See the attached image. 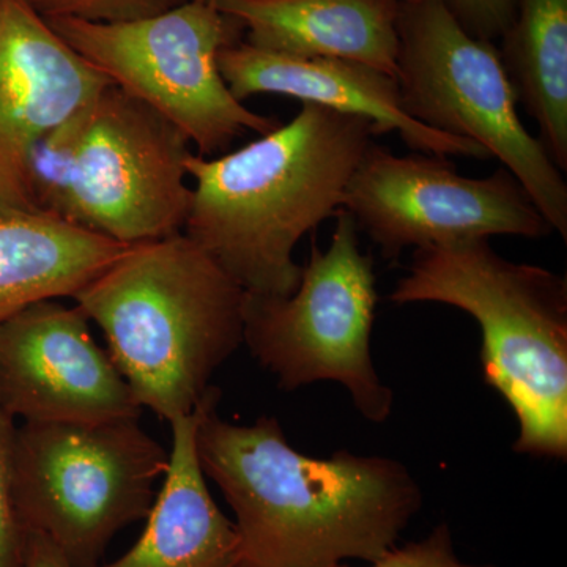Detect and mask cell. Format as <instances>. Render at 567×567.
Wrapping results in <instances>:
<instances>
[{
	"mask_svg": "<svg viewBox=\"0 0 567 567\" xmlns=\"http://www.w3.org/2000/svg\"><path fill=\"white\" fill-rule=\"evenodd\" d=\"M196 446L204 475L234 509L248 567L375 561L423 505L401 462L350 451L306 456L290 446L275 417L227 423L210 406Z\"/></svg>",
	"mask_w": 567,
	"mask_h": 567,
	"instance_id": "6da1fadb",
	"label": "cell"
},
{
	"mask_svg": "<svg viewBox=\"0 0 567 567\" xmlns=\"http://www.w3.org/2000/svg\"><path fill=\"white\" fill-rule=\"evenodd\" d=\"M374 122L301 103L289 123L216 158L193 153L183 233L248 293L289 297L301 278L293 249L338 215L374 137Z\"/></svg>",
	"mask_w": 567,
	"mask_h": 567,
	"instance_id": "7a4b0ae2",
	"label": "cell"
},
{
	"mask_svg": "<svg viewBox=\"0 0 567 567\" xmlns=\"http://www.w3.org/2000/svg\"><path fill=\"white\" fill-rule=\"evenodd\" d=\"M141 406L173 423L244 342L246 290L185 234L130 245L74 293Z\"/></svg>",
	"mask_w": 567,
	"mask_h": 567,
	"instance_id": "3957f363",
	"label": "cell"
},
{
	"mask_svg": "<svg viewBox=\"0 0 567 567\" xmlns=\"http://www.w3.org/2000/svg\"><path fill=\"white\" fill-rule=\"evenodd\" d=\"M395 305L442 303L483 333L484 380L518 421L514 451L567 456V279L499 256L488 238L416 249Z\"/></svg>",
	"mask_w": 567,
	"mask_h": 567,
	"instance_id": "277c9868",
	"label": "cell"
},
{
	"mask_svg": "<svg viewBox=\"0 0 567 567\" xmlns=\"http://www.w3.org/2000/svg\"><path fill=\"white\" fill-rule=\"evenodd\" d=\"M192 144L141 100L110 84L41 137L29 164L33 208L123 245L183 233Z\"/></svg>",
	"mask_w": 567,
	"mask_h": 567,
	"instance_id": "5b68a950",
	"label": "cell"
},
{
	"mask_svg": "<svg viewBox=\"0 0 567 567\" xmlns=\"http://www.w3.org/2000/svg\"><path fill=\"white\" fill-rule=\"evenodd\" d=\"M169 454L137 420L35 423L14 431L11 475L25 532L70 567H95L123 528L147 518Z\"/></svg>",
	"mask_w": 567,
	"mask_h": 567,
	"instance_id": "8992f818",
	"label": "cell"
},
{
	"mask_svg": "<svg viewBox=\"0 0 567 567\" xmlns=\"http://www.w3.org/2000/svg\"><path fill=\"white\" fill-rule=\"evenodd\" d=\"M398 81L410 117L476 142L498 159L567 240V183L518 118L517 99L492 41L466 33L443 0H401Z\"/></svg>",
	"mask_w": 567,
	"mask_h": 567,
	"instance_id": "52a82bcc",
	"label": "cell"
},
{
	"mask_svg": "<svg viewBox=\"0 0 567 567\" xmlns=\"http://www.w3.org/2000/svg\"><path fill=\"white\" fill-rule=\"evenodd\" d=\"M47 21L112 84L173 122L197 155L212 158L246 132L262 136L281 125L248 110L224 82L219 52L241 41L245 31L212 0H186L136 21Z\"/></svg>",
	"mask_w": 567,
	"mask_h": 567,
	"instance_id": "ba28073f",
	"label": "cell"
},
{
	"mask_svg": "<svg viewBox=\"0 0 567 567\" xmlns=\"http://www.w3.org/2000/svg\"><path fill=\"white\" fill-rule=\"evenodd\" d=\"M377 301L374 260L361 252L357 223L341 208L330 246L322 251L312 240L292 295L246 292L244 342L282 390L338 382L365 420L383 423L393 391L372 361Z\"/></svg>",
	"mask_w": 567,
	"mask_h": 567,
	"instance_id": "9c48e42d",
	"label": "cell"
},
{
	"mask_svg": "<svg viewBox=\"0 0 567 567\" xmlns=\"http://www.w3.org/2000/svg\"><path fill=\"white\" fill-rule=\"evenodd\" d=\"M342 210L388 260L410 246L429 248L492 235L539 240L554 233L506 167L470 178L457 174L447 156H398L375 142L347 185Z\"/></svg>",
	"mask_w": 567,
	"mask_h": 567,
	"instance_id": "30bf717a",
	"label": "cell"
},
{
	"mask_svg": "<svg viewBox=\"0 0 567 567\" xmlns=\"http://www.w3.org/2000/svg\"><path fill=\"white\" fill-rule=\"evenodd\" d=\"M91 320L58 298L0 322V409L35 423L137 420L141 404Z\"/></svg>",
	"mask_w": 567,
	"mask_h": 567,
	"instance_id": "8fae6325",
	"label": "cell"
},
{
	"mask_svg": "<svg viewBox=\"0 0 567 567\" xmlns=\"http://www.w3.org/2000/svg\"><path fill=\"white\" fill-rule=\"evenodd\" d=\"M110 84L25 0H0V215L37 213L33 148Z\"/></svg>",
	"mask_w": 567,
	"mask_h": 567,
	"instance_id": "7c38bea8",
	"label": "cell"
},
{
	"mask_svg": "<svg viewBox=\"0 0 567 567\" xmlns=\"http://www.w3.org/2000/svg\"><path fill=\"white\" fill-rule=\"evenodd\" d=\"M219 71L230 93L244 103L262 93L317 103L374 122L380 134L399 133L412 151L439 156L492 158L476 142L451 136L406 114L398 81L390 74L342 59H300L257 50L244 40L224 48Z\"/></svg>",
	"mask_w": 567,
	"mask_h": 567,
	"instance_id": "4fadbf2b",
	"label": "cell"
},
{
	"mask_svg": "<svg viewBox=\"0 0 567 567\" xmlns=\"http://www.w3.org/2000/svg\"><path fill=\"white\" fill-rule=\"evenodd\" d=\"M218 401L213 388L193 413L171 423L169 466L147 527L125 555L95 567H248L237 527L216 506L197 457V427Z\"/></svg>",
	"mask_w": 567,
	"mask_h": 567,
	"instance_id": "5bb4252c",
	"label": "cell"
},
{
	"mask_svg": "<svg viewBox=\"0 0 567 567\" xmlns=\"http://www.w3.org/2000/svg\"><path fill=\"white\" fill-rule=\"evenodd\" d=\"M245 43L300 59H342L398 76L401 0H212Z\"/></svg>",
	"mask_w": 567,
	"mask_h": 567,
	"instance_id": "9a60e30c",
	"label": "cell"
},
{
	"mask_svg": "<svg viewBox=\"0 0 567 567\" xmlns=\"http://www.w3.org/2000/svg\"><path fill=\"white\" fill-rule=\"evenodd\" d=\"M128 246L41 213L0 215V322L37 301L73 298Z\"/></svg>",
	"mask_w": 567,
	"mask_h": 567,
	"instance_id": "2e32d148",
	"label": "cell"
},
{
	"mask_svg": "<svg viewBox=\"0 0 567 567\" xmlns=\"http://www.w3.org/2000/svg\"><path fill=\"white\" fill-rule=\"evenodd\" d=\"M503 66L517 103L539 126L540 144L567 171V0H517L503 35Z\"/></svg>",
	"mask_w": 567,
	"mask_h": 567,
	"instance_id": "e0dca14e",
	"label": "cell"
},
{
	"mask_svg": "<svg viewBox=\"0 0 567 567\" xmlns=\"http://www.w3.org/2000/svg\"><path fill=\"white\" fill-rule=\"evenodd\" d=\"M44 20L126 22L155 17L186 0H25Z\"/></svg>",
	"mask_w": 567,
	"mask_h": 567,
	"instance_id": "ac0fdd59",
	"label": "cell"
},
{
	"mask_svg": "<svg viewBox=\"0 0 567 567\" xmlns=\"http://www.w3.org/2000/svg\"><path fill=\"white\" fill-rule=\"evenodd\" d=\"M13 417L0 409V567H24L28 535L18 514L11 475Z\"/></svg>",
	"mask_w": 567,
	"mask_h": 567,
	"instance_id": "d6986e66",
	"label": "cell"
},
{
	"mask_svg": "<svg viewBox=\"0 0 567 567\" xmlns=\"http://www.w3.org/2000/svg\"><path fill=\"white\" fill-rule=\"evenodd\" d=\"M333 567H347L336 565ZM371 567H494L468 565L461 561L454 551L453 536L446 524L439 525L424 539L405 544L402 547H391Z\"/></svg>",
	"mask_w": 567,
	"mask_h": 567,
	"instance_id": "ffe728a7",
	"label": "cell"
},
{
	"mask_svg": "<svg viewBox=\"0 0 567 567\" xmlns=\"http://www.w3.org/2000/svg\"><path fill=\"white\" fill-rule=\"evenodd\" d=\"M454 20L475 39L502 40L517 13V0H443Z\"/></svg>",
	"mask_w": 567,
	"mask_h": 567,
	"instance_id": "44dd1931",
	"label": "cell"
},
{
	"mask_svg": "<svg viewBox=\"0 0 567 567\" xmlns=\"http://www.w3.org/2000/svg\"><path fill=\"white\" fill-rule=\"evenodd\" d=\"M24 567H70V565L47 537L29 533Z\"/></svg>",
	"mask_w": 567,
	"mask_h": 567,
	"instance_id": "7402d4cb",
	"label": "cell"
}]
</instances>
